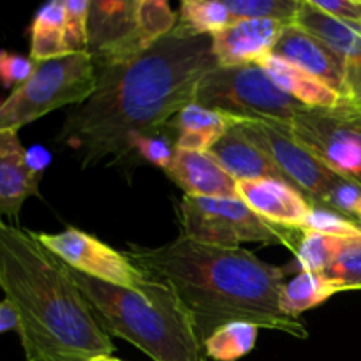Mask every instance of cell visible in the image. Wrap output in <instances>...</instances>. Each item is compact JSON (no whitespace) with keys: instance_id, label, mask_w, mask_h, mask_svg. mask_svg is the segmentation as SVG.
<instances>
[{"instance_id":"6da1fadb","label":"cell","mask_w":361,"mask_h":361,"mask_svg":"<svg viewBox=\"0 0 361 361\" xmlns=\"http://www.w3.org/2000/svg\"><path fill=\"white\" fill-rule=\"evenodd\" d=\"M215 67L212 35H190L175 25L137 59L95 73V92L71 106L56 141L73 148L83 168L122 159L137 136L162 130L196 102L197 85Z\"/></svg>"},{"instance_id":"7a4b0ae2","label":"cell","mask_w":361,"mask_h":361,"mask_svg":"<svg viewBox=\"0 0 361 361\" xmlns=\"http://www.w3.org/2000/svg\"><path fill=\"white\" fill-rule=\"evenodd\" d=\"M127 257L154 281L173 289L192 317L201 342L235 321L309 338L298 319L282 314L281 289L288 270L245 249L208 245L180 235L161 247L130 245Z\"/></svg>"},{"instance_id":"3957f363","label":"cell","mask_w":361,"mask_h":361,"mask_svg":"<svg viewBox=\"0 0 361 361\" xmlns=\"http://www.w3.org/2000/svg\"><path fill=\"white\" fill-rule=\"evenodd\" d=\"M0 289L18 316L27 361H90L111 356L73 270L37 235L0 222Z\"/></svg>"},{"instance_id":"277c9868","label":"cell","mask_w":361,"mask_h":361,"mask_svg":"<svg viewBox=\"0 0 361 361\" xmlns=\"http://www.w3.org/2000/svg\"><path fill=\"white\" fill-rule=\"evenodd\" d=\"M73 275L109 337L130 342L154 361H207L196 324L169 286L150 279L136 293L76 270Z\"/></svg>"},{"instance_id":"5b68a950","label":"cell","mask_w":361,"mask_h":361,"mask_svg":"<svg viewBox=\"0 0 361 361\" xmlns=\"http://www.w3.org/2000/svg\"><path fill=\"white\" fill-rule=\"evenodd\" d=\"M175 25L164 0H90L87 53L95 73L137 59Z\"/></svg>"},{"instance_id":"8992f818","label":"cell","mask_w":361,"mask_h":361,"mask_svg":"<svg viewBox=\"0 0 361 361\" xmlns=\"http://www.w3.org/2000/svg\"><path fill=\"white\" fill-rule=\"evenodd\" d=\"M95 87V67L87 51L37 62L30 80L0 102V133H18L53 109L81 104Z\"/></svg>"},{"instance_id":"52a82bcc","label":"cell","mask_w":361,"mask_h":361,"mask_svg":"<svg viewBox=\"0 0 361 361\" xmlns=\"http://www.w3.org/2000/svg\"><path fill=\"white\" fill-rule=\"evenodd\" d=\"M182 236L208 245L236 249L240 243L284 245L295 252L303 229L284 228L259 217L240 197H190L180 203Z\"/></svg>"},{"instance_id":"ba28073f","label":"cell","mask_w":361,"mask_h":361,"mask_svg":"<svg viewBox=\"0 0 361 361\" xmlns=\"http://www.w3.org/2000/svg\"><path fill=\"white\" fill-rule=\"evenodd\" d=\"M196 104L238 118L289 122L309 106L286 94L259 63L215 67L196 90Z\"/></svg>"},{"instance_id":"9c48e42d","label":"cell","mask_w":361,"mask_h":361,"mask_svg":"<svg viewBox=\"0 0 361 361\" xmlns=\"http://www.w3.org/2000/svg\"><path fill=\"white\" fill-rule=\"evenodd\" d=\"M282 126L326 168L361 185V115L355 104L309 108Z\"/></svg>"},{"instance_id":"30bf717a","label":"cell","mask_w":361,"mask_h":361,"mask_svg":"<svg viewBox=\"0 0 361 361\" xmlns=\"http://www.w3.org/2000/svg\"><path fill=\"white\" fill-rule=\"evenodd\" d=\"M233 123L254 147L259 148L284 173L286 178L310 203H317L335 173L326 168L312 152L293 140L282 122L233 116Z\"/></svg>"},{"instance_id":"8fae6325","label":"cell","mask_w":361,"mask_h":361,"mask_svg":"<svg viewBox=\"0 0 361 361\" xmlns=\"http://www.w3.org/2000/svg\"><path fill=\"white\" fill-rule=\"evenodd\" d=\"M39 242L59 256L73 270L130 291L143 293L150 277L137 268L123 252L111 249L95 236L67 228L62 233H35Z\"/></svg>"},{"instance_id":"7c38bea8","label":"cell","mask_w":361,"mask_h":361,"mask_svg":"<svg viewBox=\"0 0 361 361\" xmlns=\"http://www.w3.org/2000/svg\"><path fill=\"white\" fill-rule=\"evenodd\" d=\"M291 23L277 20H240L212 35V51L219 67L259 63L274 53L279 37Z\"/></svg>"},{"instance_id":"4fadbf2b","label":"cell","mask_w":361,"mask_h":361,"mask_svg":"<svg viewBox=\"0 0 361 361\" xmlns=\"http://www.w3.org/2000/svg\"><path fill=\"white\" fill-rule=\"evenodd\" d=\"M236 192L259 217L284 228L303 229L312 203L296 189L282 180L261 178L236 182Z\"/></svg>"},{"instance_id":"5bb4252c","label":"cell","mask_w":361,"mask_h":361,"mask_svg":"<svg viewBox=\"0 0 361 361\" xmlns=\"http://www.w3.org/2000/svg\"><path fill=\"white\" fill-rule=\"evenodd\" d=\"M271 55L305 71L345 97V62L296 25H288ZM348 99V97H345Z\"/></svg>"},{"instance_id":"9a60e30c","label":"cell","mask_w":361,"mask_h":361,"mask_svg":"<svg viewBox=\"0 0 361 361\" xmlns=\"http://www.w3.org/2000/svg\"><path fill=\"white\" fill-rule=\"evenodd\" d=\"M42 175L27 162V150L14 130L0 133V222L18 219L25 201L39 196Z\"/></svg>"},{"instance_id":"2e32d148","label":"cell","mask_w":361,"mask_h":361,"mask_svg":"<svg viewBox=\"0 0 361 361\" xmlns=\"http://www.w3.org/2000/svg\"><path fill=\"white\" fill-rule=\"evenodd\" d=\"M166 175L190 197H238L236 180L208 152L176 148Z\"/></svg>"},{"instance_id":"e0dca14e","label":"cell","mask_w":361,"mask_h":361,"mask_svg":"<svg viewBox=\"0 0 361 361\" xmlns=\"http://www.w3.org/2000/svg\"><path fill=\"white\" fill-rule=\"evenodd\" d=\"M208 154L222 166L226 173L236 182H247V180L275 178L282 182H289L284 173L263 154L257 147H254L245 136L233 123L224 133V136L208 150ZM293 185V183H291Z\"/></svg>"},{"instance_id":"ac0fdd59","label":"cell","mask_w":361,"mask_h":361,"mask_svg":"<svg viewBox=\"0 0 361 361\" xmlns=\"http://www.w3.org/2000/svg\"><path fill=\"white\" fill-rule=\"evenodd\" d=\"M293 25L302 28L328 49L341 56L345 67L361 62V23L338 20L317 9L310 0H300Z\"/></svg>"},{"instance_id":"d6986e66","label":"cell","mask_w":361,"mask_h":361,"mask_svg":"<svg viewBox=\"0 0 361 361\" xmlns=\"http://www.w3.org/2000/svg\"><path fill=\"white\" fill-rule=\"evenodd\" d=\"M166 127L175 136L176 148L208 152L231 127V116L192 102Z\"/></svg>"},{"instance_id":"ffe728a7","label":"cell","mask_w":361,"mask_h":361,"mask_svg":"<svg viewBox=\"0 0 361 361\" xmlns=\"http://www.w3.org/2000/svg\"><path fill=\"white\" fill-rule=\"evenodd\" d=\"M259 66L270 74L271 80L291 97L309 108H338L349 102L338 92L324 85L317 78L310 76L305 71L291 66L286 60L275 55H268L259 62Z\"/></svg>"},{"instance_id":"44dd1931","label":"cell","mask_w":361,"mask_h":361,"mask_svg":"<svg viewBox=\"0 0 361 361\" xmlns=\"http://www.w3.org/2000/svg\"><path fill=\"white\" fill-rule=\"evenodd\" d=\"M71 55L66 30V4L53 0L35 13L30 27V59L35 62Z\"/></svg>"},{"instance_id":"7402d4cb","label":"cell","mask_w":361,"mask_h":361,"mask_svg":"<svg viewBox=\"0 0 361 361\" xmlns=\"http://www.w3.org/2000/svg\"><path fill=\"white\" fill-rule=\"evenodd\" d=\"M342 291L344 289L341 286L331 282L323 274L300 271L291 281L284 282L281 289V302H279V305H281L282 314L286 317L298 319L302 312L321 305V303Z\"/></svg>"},{"instance_id":"603a6c76","label":"cell","mask_w":361,"mask_h":361,"mask_svg":"<svg viewBox=\"0 0 361 361\" xmlns=\"http://www.w3.org/2000/svg\"><path fill=\"white\" fill-rule=\"evenodd\" d=\"M233 23L226 2L217 0H185L176 18V27L190 35H214Z\"/></svg>"},{"instance_id":"cb8c5ba5","label":"cell","mask_w":361,"mask_h":361,"mask_svg":"<svg viewBox=\"0 0 361 361\" xmlns=\"http://www.w3.org/2000/svg\"><path fill=\"white\" fill-rule=\"evenodd\" d=\"M259 328L245 321H235L217 328L204 342V355L215 361H238L249 355L257 341Z\"/></svg>"},{"instance_id":"d4e9b609","label":"cell","mask_w":361,"mask_h":361,"mask_svg":"<svg viewBox=\"0 0 361 361\" xmlns=\"http://www.w3.org/2000/svg\"><path fill=\"white\" fill-rule=\"evenodd\" d=\"M344 240L345 238L323 235V233L303 231L298 247L295 250L298 270L324 274L334 263L337 254L341 252Z\"/></svg>"},{"instance_id":"484cf974","label":"cell","mask_w":361,"mask_h":361,"mask_svg":"<svg viewBox=\"0 0 361 361\" xmlns=\"http://www.w3.org/2000/svg\"><path fill=\"white\" fill-rule=\"evenodd\" d=\"M233 20H277L293 23L300 0H226Z\"/></svg>"},{"instance_id":"4316f807","label":"cell","mask_w":361,"mask_h":361,"mask_svg":"<svg viewBox=\"0 0 361 361\" xmlns=\"http://www.w3.org/2000/svg\"><path fill=\"white\" fill-rule=\"evenodd\" d=\"M316 204L330 208L361 226V185L353 180L335 173Z\"/></svg>"},{"instance_id":"83f0119b","label":"cell","mask_w":361,"mask_h":361,"mask_svg":"<svg viewBox=\"0 0 361 361\" xmlns=\"http://www.w3.org/2000/svg\"><path fill=\"white\" fill-rule=\"evenodd\" d=\"M323 275L344 291L361 289V236L344 240L341 252Z\"/></svg>"},{"instance_id":"f1b7e54d","label":"cell","mask_w":361,"mask_h":361,"mask_svg":"<svg viewBox=\"0 0 361 361\" xmlns=\"http://www.w3.org/2000/svg\"><path fill=\"white\" fill-rule=\"evenodd\" d=\"M303 231L323 233L337 238H358L361 236V226L330 208L312 204V210L303 224Z\"/></svg>"},{"instance_id":"f546056e","label":"cell","mask_w":361,"mask_h":361,"mask_svg":"<svg viewBox=\"0 0 361 361\" xmlns=\"http://www.w3.org/2000/svg\"><path fill=\"white\" fill-rule=\"evenodd\" d=\"M133 150H136L145 161L166 171L171 164L173 155H175L176 150L175 136L168 133V127H164V129L157 130L154 134L137 136L133 143Z\"/></svg>"},{"instance_id":"4dcf8cb0","label":"cell","mask_w":361,"mask_h":361,"mask_svg":"<svg viewBox=\"0 0 361 361\" xmlns=\"http://www.w3.org/2000/svg\"><path fill=\"white\" fill-rule=\"evenodd\" d=\"M66 4V30L71 53L87 51V25L90 0H63Z\"/></svg>"},{"instance_id":"1f68e13d","label":"cell","mask_w":361,"mask_h":361,"mask_svg":"<svg viewBox=\"0 0 361 361\" xmlns=\"http://www.w3.org/2000/svg\"><path fill=\"white\" fill-rule=\"evenodd\" d=\"M37 62L30 59V55L0 49V85L4 88L16 90L21 85L27 83L34 74Z\"/></svg>"},{"instance_id":"d6a6232c","label":"cell","mask_w":361,"mask_h":361,"mask_svg":"<svg viewBox=\"0 0 361 361\" xmlns=\"http://www.w3.org/2000/svg\"><path fill=\"white\" fill-rule=\"evenodd\" d=\"M317 9L344 21L361 23V0H310Z\"/></svg>"},{"instance_id":"836d02e7","label":"cell","mask_w":361,"mask_h":361,"mask_svg":"<svg viewBox=\"0 0 361 361\" xmlns=\"http://www.w3.org/2000/svg\"><path fill=\"white\" fill-rule=\"evenodd\" d=\"M18 328V316L14 312V307L7 302L6 298L0 302V334L16 330Z\"/></svg>"},{"instance_id":"e575fe53","label":"cell","mask_w":361,"mask_h":361,"mask_svg":"<svg viewBox=\"0 0 361 361\" xmlns=\"http://www.w3.org/2000/svg\"><path fill=\"white\" fill-rule=\"evenodd\" d=\"M27 162L35 173H41L42 175L46 164L49 162V154L46 150H42V148L35 147L32 150H27Z\"/></svg>"},{"instance_id":"d590c367","label":"cell","mask_w":361,"mask_h":361,"mask_svg":"<svg viewBox=\"0 0 361 361\" xmlns=\"http://www.w3.org/2000/svg\"><path fill=\"white\" fill-rule=\"evenodd\" d=\"M90 361H122V360L113 358V356H99V358H94V360H90Z\"/></svg>"},{"instance_id":"8d00e7d4","label":"cell","mask_w":361,"mask_h":361,"mask_svg":"<svg viewBox=\"0 0 361 361\" xmlns=\"http://www.w3.org/2000/svg\"><path fill=\"white\" fill-rule=\"evenodd\" d=\"M356 106V109H358V111H360V115H361V104H355Z\"/></svg>"}]
</instances>
